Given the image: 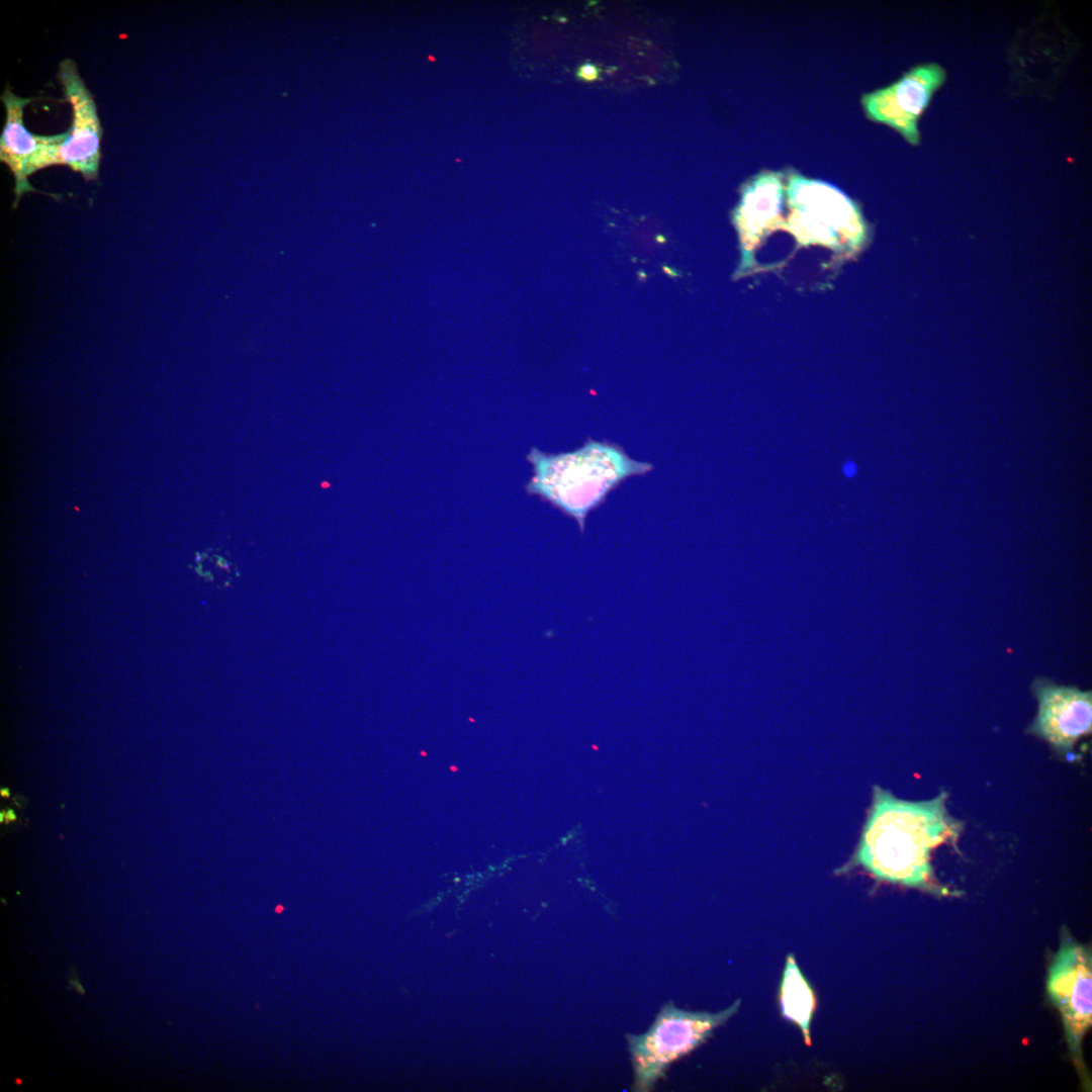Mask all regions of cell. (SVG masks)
<instances>
[{"mask_svg": "<svg viewBox=\"0 0 1092 1092\" xmlns=\"http://www.w3.org/2000/svg\"><path fill=\"white\" fill-rule=\"evenodd\" d=\"M528 459L535 474L527 490L573 517L581 533L587 513L600 506L611 489L625 478L652 468L649 463L629 458L615 444L590 439L577 451L555 456L534 449Z\"/></svg>", "mask_w": 1092, "mask_h": 1092, "instance_id": "7a4b0ae2", "label": "cell"}, {"mask_svg": "<svg viewBox=\"0 0 1092 1092\" xmlns=\"http://www.w3.org/2000/svg\"><path fill=\"white\" fill-rule=\"evenodd\" d=\"M68 987H69V989H74L76 991V993L79 994V995H85V993H86L85 988L81 985V983L79 981L77 971H76V969L74 967L69 968Z\"/></svg>", "mask_w": 1092, "mask_h": 1092, "instance_id": "7c38bea8", "label": "cell"}, {"mask_svg": "<svg viewBox=\"0 0 1092 1092\" xmlns=\"http://www.w3.org/2000/svg\"><path fill=\"white\" fill-rule=\"evenodd\" d=\"M783 190L779 173L767 172L754 179L739 211V223L748 238L754 240L765 232L780 228Z\"/></svg>", "mask_w": 1092, "mask_h": 1092, "instance_id": "30bf717a", "label": "cell"}, {"mask_svg": "<svg viewBox=\"0 0 1092 1092\" xmlns=\"http://www.w3.org/2000/svg\"><path fill=\"white\" fill-rule=\"evenodd\" d=\"M854 471H855V466L852 463H848V464L845 465L844 472H845L846 475L851 476L854 473Z\"/></svg>", "mask_w": 1092, "mask_h": 1092, "instance_id": "4fadbf2b", "label": "cell"}, {"mask_svg": "<svg viewBox=\"0 0 1092 1092\" xmlns=\"http://www.w3.org/2000/svg\"><path fill=\"white\" fill-rule=\"evenodd\" d=\"M0 795H1L2 797H5V798L9 797V795H10V794H9V790H8V789H1V790H0Z\"/></svg>", "mask_w": 1092, "mask_h": 1092, "instance_id": "9a60e30c", "label": "cell"}, {"mask_svg": "<svg viewBox=\"0 0 1092 1092\" xmlns=\"http://www.w3.org/2000/svg\"><path fill=\"white\" fill-rule=\"evenodd\" d=\"M786 194L790 213L781 225L801 243L833 245L861 239L864 228L857 208L834 187L792 174Z\"/></svg>", "mask_w": 1092, "mask_h": 1092, "instance_id": "277c9868", "label": "cell"}, {"mask_svg": "<svg viewBox=\"0 0 1092 1092\" xmlns=\"http://www.w3.org/2000/svg\"><path fill=\"white\" fill-rule=\"evenodd\" d=\"M1 99L6 109V119L0 138V160L11 170L15 179V203L27 191H35L28 176L35 172L38 159L46 148L62 144L68 132L39 135L28 131L23 123V109L32 100L15 95L8 87Z\"/></svg>", "mask_w": 1092, "mask_h": 1092, "instance_id": "9c48e42d", "label": "cell"}, {"mask_svg": "<svg viewBox=\"0 0 1092 1092\" xmlns=\"http://www.w3.org/2000/svg\"><path fill=\"white\" fill-rule=\"evenodd\" d=\"M739 1006L740 1000H736L722 1011L708 1013L679 1009L671 1001L663 1005L645 1033L626 1035L635 1075L634 1090H652L673 1062L704 1043Z\"/></svg>", "mask_w": 1092, "mask_h": 1092, "instance_id": "3957f363", "label": "cell"}, {"mask_svg": "<svg viewBox=\"0 0 1092 1092\" xmlns=\"http://www.w3.org/2000/svg\"><path fill=\"white\" fill-rule=\"evenodd\" d=\"M1031 690L1038 703V712L1029 731L1048 741L1056 749L1068 751L1091 732L1092 695L1076 687L1059 686L1044 677H1036Z\"/></svg>", "mask_w": 1092, "mask_h": 1092, "instance_id": "ba28073f", "label": "cell"}, {"mask_svg": "<svg viewBox=\"0 0 1092 1092\" xmlns=\"http://www.w3.org/2000/svg\"><path fill=\"white\" fill-rule=\"evenodd\" d=\"M944 795L927 802H906L875 789L856 860L879 879L925 886L931 875L930 851L956 839L960 823L946 812Z\"/></svg>", "mask_w": 1092, "mask_h": 1092, "instance_id": "6da1fadb", "label": "cell"}, {"mask_svg": "<svg viewBox=\"0 0 1092 1092\" xmlns=\"http://www.w3.org/2000/svg\"><path fill=\"white\" fill-rule=\"evenodd\" d=\"M16 1083L21 1084V1079H17Z\"/></svg>", "mask_w": 1092, "mask_h": 1092, "instance_id": "e0dca14e", "label": "cell"}, {"mask_svg": "<svg viewBox=\"0 0 1092 1092\" xmlns=\"http://www.w3.org/2000/svg\"><path fill=\"white\" fill-rule=\"evenodd\" d=\"M1046 988L1062 1015L1072 1060L1084 1074L1081 1046L1092 1023V960L1090 949L1068 933H1063L1061 946L1051 964Z\"/></svg>", "mask_w": 1092, "mask_h": 1092, "instance_id": "5b68a950", "label": "cell"}, {"mask_svg": "<svg viewBox=\"0 0 1092 1092\" xmlns=\"http://www.w3.org/2000/svg\"><path fill=\"white\" fill-rule=\"evenodd\" d=\"M4 820H6L5 812H1L0 813V822H3Z\"/></svg>", "mask_w": 1092, "mask_h": 1092, "instance_id": "2e32d148", "label": "cell"}, {"mask_svg": "<svg viewBox=\"0 0 1092 1092\" xmlns=\"http://www.w3.org/2000/svg\"><path fill=\"white\" fill-rule=\"evenodd\" d=\"M780 1001L783 1015L801 1028L805 1042L811 1045L810 1023L815 997L792 954L788 957L783 973Z\"/></svg>", "mask_w": 1092, "mask_h": 1092, "instance_id": "8fae6325", "label": "cell"}, {"mask_svg": "<svg viewBox=\"0 0 1092 1092\" xmlns=\"http://www.w3.org/2000/svg\"><path fill=\"white\" fill-rule=\"evenodd\" d=\"M58 78L73 108V121L68 138L51 147L48 166L66 165L86 180H96L101 159L102 127L93 96L83 82L74 61L60 63Z\"/></svg>", "mask_w": 1092, "mask_h": 1092, "instance_id": "8992f818", "label": "cell"}, {"mask_svg": "<svg viewBox=\"0 0 1092 1092\" xmlns=\"http://www.w3.org/2000/svg\"><path fill=\"white\" fill-rule=\"evenodd\" d=\"M5 816H6V820H8V821H13V820L16 819V815H15L14 811H12V810L6 811Z\"/></svg>", "mask_w": 1092, "mask_h": 1092, "instance_id": "5bb4252c", "label": "cell"}, {"mask_svg": "<svg viewBox=\"0 0 1092 1092\" xmlns=\"http://www.w3.org/2000/svg\"><path fill=\"white\" fill-rule=\"evenodd\" d=\"M944 80L945 72L939 65L917 66L890 86L864 94L861 105L868 118L894 128L909 144L918 145V119Z\"/></svg>", "mask_w": 1092, "mask_h": 1092, "instance_id": "52a82bcc", "label": "cell"}]
</instances>
